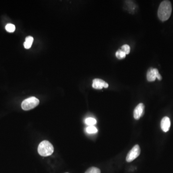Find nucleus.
I'll return each instance as SVG.
<instances>
[{"instance_id": "nucleus-16", "label": "nucleus", "mask_w": 173, "mask_h": 173, "mask_svg": "<svg viewBox=\"0 0 173 173\" xmlns=\"http://www.w3.org/2000/svg\"></svg>"}, {"instance_id": "nucleus-4", "label": "nucleus", "mask_w": 173, "mask_h": 173, "mask_svg": "<svg viewBox=\"0 0 173 173\" xmlns=\"http://www.w3.org/2000/svg\"><path fill=\"white\" fill-rule=\"evenodd\" d=\"M141 154V148L138 145H136L129 151L126 157V161L128 162H131L136 159Z\"/></svg>"}, {"instance_id": "nucleus-2", "label": "nucleus", "mask_w": 173, "mask_h": 173, "mask_svg": "<svg viewBox=\"0 0 173 173\" xmlns=\"http://www.w3.org/2000/svg\"><path fill=\"white\" fill-rule=\"evenodd\" d=\"M38 151L40 155L46 157L51 155L53 154L54 148L48 141H42L38 146Z\"/></svg>"}, {"instance_id": "nucleus-5", "label": "nucleus", "mask_w": 173, "mask_h": 173, "mask_svg": "<svg viewBox=\"0 0 173 173\" xmlns=\"http://www.w3.org/2000/svg\"><path fill=\"white\" fill-rule=\"evenodd\" d=\"M156 78L159 80H161L162 79V77L159 74L158 69L156 68H150L147 72V80L150 82H153L155 80Z\"/></svg>"}, {"instance_id": "nucleus-13", "label": "nucleus", "mask_w": 173, "mask_h": 173, "mask_svg": "<svg viewBox=\"0 0 173 173\" xmlns=\"http://www.w3.org/2000/svg\"><path fill=\"white\" fill-rule=\"evenodd\" d=\"M6 29L8 32L13 33L15 31V27L12 24H8L6 26Z\"/></svg>"}, {"instance_id": "nucleus-7", "label": "nucleus", "mask_w": 173, "mask_h": 173, "mask_svg": "<svg viewBox=\"0 0 173 173\" xmlns=\"http://www.w3.org/2000/svg\"><path fill=\"white\" fill-rule=\"evenodd\" d=\"M92 87L94 89L101 90L103 88H107L109 85L105 81L99 78H95L93 80Z\"/></svg>"}, {"instance_id": "nucleus-15", "label": "nucleus", "mask_w": 173, "mask_h": 173, "mask_svg": "<svg viewBox=\"0 0 173 173\" xmlns=\"http://www.w3.org/2000/svg\"><path fill=\"white\" fill-rule=\"evenodd\" d=\"M121 50H122L127 55V54H129L130 52V47L128 45L124 44L121 47Z\"/></svg>"}, {"instance_id": "nucleus-3", "label": "nucleus", "mask_w": 173, "mask_h": 173, "mask_svg": "<svg viewBox=\"0 0 173 173\" xmlns=\"http://www.w3.org/2000/svg\"><path fill=\"white\" fill-rule=\"evenodd\" d=\"M40 101L37 98L31 97L26 99L22 103L21 107L25 111L30 110L39 105Z\"/></svg>"}, {"instance_id": "nucleus-10", "label": "nucleus", "mask_w": 173, "mask_h": 173, "mask_svg": "<svg viewBox=\"0 0 173 173\" xmlns=\"http://www.w3.org/2000/svg\"><path fill=\"white\" fill-rule=\"evenodd\" d=\"M116 56L118 59H122L125 57L126 54L122 50L120 49L116 52Z\"/></svg>"}, {"instance_id": "nucleus-11", "label": "nucleus", "mask_w": 173, "mask_h": 173, "mask_svg": "<svg viewBox=\"0 0 173 173\" xmlns=\"http://www.w3.org/2000/svg\"><path fill=\"white\" fill-rule=\"evenodd\" d=\"M85 123L87 125H89V126H92V125H95L97 123V121L95 118L89 117L86 119Z\"/></svg>"}, {"instance_id": "nucleus-9", "label": "nucleus", "mask_w": 173, "mask_h": 173, "mask_svg": "<svg viewBox=\"0 0 173 173\" xmlns=\"http://www.w3.org/2000/svg\"><path fill=\"white\" fill-rule=\"evenodd\" d=\"M34 39L32 36H28L26 37L25 42L24 43V47L25 49H28L31 48Z\"/></svg>"}, {"instance_id": "nucleus-8", "label": "nucleus", "mask_w": 173, "mask_h": 173, "mask_svg": "<svg viewBox=\"0 0 173 173\" xmlns=\"http://www.w3.org/2000/svg\"><path fill=\"white\" fill-rule=\"evenodd\" d=\"M170 125H171V122H170V118L168 117H164L161 120V127L162 131L164 132H167L170 129Z\"/></svg>"}, {"instance_id": "nucleus-1", "label": "nucleus", "mask_w": 173, "mask_h": 173, "mask_svg": "<svg viewBox=\"0 0 173 173\" xmlns=\"http://www.w3.org/2000/svg\"><path fill=\"white\" fill-rule=\"evenodd\" d=\"M172 11L171 2L169 1H163L161 3L158 8V17L162 21H165L169 19Z\"/></svg>"}, {"instance_id": "nucleus-12", "label": "nucleus", "mask_w": 173, "mask_h": 173, "mask_svg": "<svg viewBox=\"0 0 173 173\" xmlns=\"http://www.w3.org/2000/svg\"><path fill=\"white\" fill-rule=\"evenodd\" d=\"M86 131L89 134H95L98 132V130L94 125L89 126L86 129Z\"/></svg>"}, {"instance_id": "nucleus-6", "label": "nucleus", "mask_w": 173, "mask_h": 173, "mask_svg": "<svg viewBox=\"0 0 173 173\" xmlns=\"http://www.w3.org/2000/svg\"><path fill=\"white\" fill-rule=\"evenodd\" d=\"M144 108H145V106L144 104L142 103L138 104L135 108L133 112V116H134V118L136 120L140 119L141 117L143 116L144 113Z\"/></svg>"}, {"instance_id": "nucleus-14", "label": "nucleus", "mask_w": 173, "mask_h": 173, "mask_svg": "<svg viewBox=\"0 0 173 173\" xmlns=\"http://www.w3.org/2000/svg\"><path fill=\"white\" fill-rule=\"evenodd\" d=\"M85 173H101V170L95 167H91L88 169Z\"/></svg>"}]
</instances>
